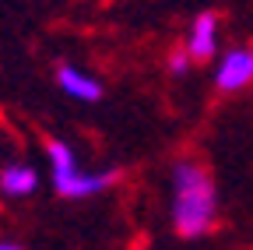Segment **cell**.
Listing matches in <instances>:
<instances>
[{
  "label": "cell",
  "mask_w": 253,
  "mask_h": 250,
  "mask_svg": "<svg viewBox=\"0 0 253 250\" xmlns=\"http://www.w3.org/2000/svg\"><path fill=\"white\" fill-rule=\"evenodd\" d=\"M218 198L214 180L197 162H176L172 169V226L179 236H204L214 222Z\"/></svg>",
  "instance_id": "obj_1"
},
{
  "label": "cell",
  "mask_w": 253,
  "mask_h": 250,
  "mask_svg": "<svg viewBox=\"0 0 253 250\" xmlns=\"http://www.w3.org/2000/svg\"><path fill=\"white\" fill-rule=\"evenodd\" d=\"M46 151H49V166H53V187H56V194L67 198V201L102 194L106 187L116 183V176H120V169H102V173L81 169L78 159H74V151L63 141H49Z\"/></svg>",
  "instance_id": "obj_2"
},
{
  "label": "cell",
  "mask_w": 253,
  "mask_h": 250,
  "mask_svg": "<svg viewBox=\"0 0 253 250\" xmlns=\"http://www.w3.org/2000/svg\"><path fill=\"white\" fill-rule=\"evenodd\" d=\"M218 88H225V92H236L243 85L253 81V50H232L221 56V64H218V74H214Z\"/></svg>",
  "instance_id": "obj_3"
},
{
  "label": "cell",
  "mask_w": 253,
  "mask_h": 250,
  "mask_svg": "<svg viewBox=\"0 0 253 250\" xmlns=\"http://www.w3.org/2000/svg\"><path fill=\"white\" fill-rule=\"evenodd\" d=\"M214 50H218V18L211 11H204V14L194 18L186 53L194 56V60H208V56H214Z\"/></svg>",
  "instance_id": "obj_4"
},
{
  "label": "cell",
  "mask_w": 253,
  "mask_h": 250,
  "mask_svg": "<svg viewBox=\"0 0 253 250\" xmlns=\"http://www.w3.org/2000/svg\"><path fill=\"white\" fill-rule=\"evenodd\" d=\"M56 85L67 92L71 99H81V102H99L102 99V85L95 78H88V74H81V71H74V67H67V64L56 71Z\"/></svg>",
  "instance_id": "obj_5"
},
{
  "label": "cell",
  "mask_w": 253,
  "mask_h": 250,
  "mask_svg": "<svg viewBox=\"0 0 253 250\" xmlns=\"http://www.w3.org/2000/svg\"><path fill=\"white\" fill-rule=\"evenodd\" d=\"M36 187H39V176L25 162H11V166L0 169V191H4L7 198H25V194L36 191Z\"/></svg>",
  "instance_id": "obj_6"
},
{
  "label": "cell",
  "mask_w": 253,
  "mask_h": 250,
  "mask_svg": "<svg viewBox=\"0 0 253 250\" xmlns=\"http://www.w3.org/2000/svg\"><path fill=\"white\" fill-rule=\"evenodd\" d=\"M190 64H194V56H190L186 50H179V53H172V56H169V71H172L176 78H183V74L190 71Z\"/></svg>",
  "instance_id": "obj_7"
},
{
  "label": "cell",
  "mask_w": 253,
  "mask_h": 250,
  "mask_svg": "<svg viewBox=\"0 0 253 250\" xmlns=\"http://www.w3.org/2000/svg\"><path fill=\"white\" fill-rule=\"evenodd\" d=\"M0 250H21L18 243H0Z\"/></svg>",
  "instance_id": "obj_8"
}]
</instances>
